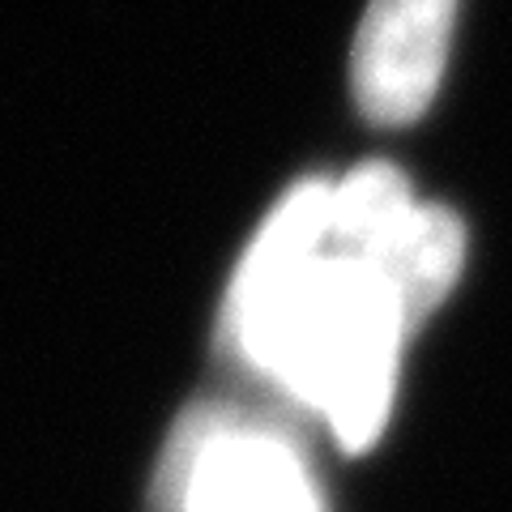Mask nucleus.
Instances as JSON below:
<instances>
[{
    "label": "nucleus",
    "instance_id": "nucleus-3",
    "mask_svg": "<svg viewBox=\"0 0 512 512\" xmlns=\"http://www.w3.org/2000/svg\"><path fill=\"white\" fill-rule=\"evenodd\" d=\"M457 0H372L359 22L350 77L367 120L410 124L436 99Z\"/></svg>",
    "mask_w": 512,
    "mask_h": 512
},
{
    "label": "nucleus",
    "instance_id": "nucleus-1",
    "mask_svg": "<svg viewBox=\"0 0 512 512\" xmlns=\"http://www.w3.org/2000/svg\"><path fill=\"white\" fill-rule=\"evenodd\" d=\"M414 329L402 282L346 210L338 180H303L274 205L222 308L235 363L316 414L346 448L372 444L389 423Z\"/></svg>",
    "mask_w": 512,
    "mask_h": 512
},
{
    "label": "nucleus",
    "instance_id": "nucleus-2",
    "mask_svg": "<svg viewBox=\"0 0 512 512\" xmlns=\"http://www.w3.org/2000/svg\"><path fill=\"white\" fill-rule=\"evenodd\" d=\"M154 512H325V495L286 427L235 406H197L167 440Z\"/></svg>",
    "mask_w": 512,
    "mask_h": 512
}]
</instances>
